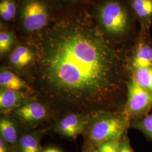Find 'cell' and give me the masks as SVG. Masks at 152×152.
<instances>
[{
    "mask_svg": "<svg viewBox=\"0 0 152 152\" xmlns=\"http://www.w3.org/2000/svg\"><path fill=\"white\" fill-rule=\"evenodd\" d=\"M34 88L49 108L90 114L106 110L123 91L124 64L101 32L73 27L38 48Z\"/></svg>",
    "mask_w": 152,
    "mask_h": 152,
    "instance_id": "6da1fadb",
    "label": "cell"
},
{
    "mask_svg": "<svg viewBox=\"0 0 152 152\" xmlns=\"http://www.w3.org/2000/svg\"><path fill=\"white\" fill-rule=\"evenodd\" d=\"M98 20L104 36L136 38L140 27L129 6L127 7L118 0H107L100 6Z\"/></svg>",
    "mask_w": 152,
    "mask_h": 152,
    "instance_id": "7a4b0ae2",
    "label": "cell"
},
{
    "mask_svg": "<svg viewBox=\"0 0 152 152\" xmlns=\"http://www.w3.org/2000/svg\"><path fill=\"white\" fill-rule=\"evenodd\" d=\"M130 118L125 113L100 110L88 115L85 132L92 147L121 140L129 126Z\"/></svg>",
    "mask_w": 152,
    "mask_h": 152,
    "instance_id": "3957f363",
    "label": "cell"
},
{
    "mask_svg": "<svg viewBox=\"0 0 152 152\" xmlns=\"http://www.w3.org/2000/svg\"><path fill=\"white\" fill-rule=\"evenodd\" d=\"M152 108V93L141 87L133 76L127 85V99L124 113L130 118L144 114Z\"/></svg>",
    "mask_w": 152,
    "mask_h": 152,
    "instance_id": "277c9868",
    "label": "cell"
},
{
    "mask_svg": "<svg viewBox=\"0 0 152 152\" xmlns=\"http://www.w3.org/2000/svg\"><path fill=\"white\" fill-rule=\"evenodd\" d=\"M17 120L27 127H35L48 120L50 108L43 102L28 99L13 111Z\"/></svg>",
    "mask_w": 152,
    "mask_h": 152,
    "instance_id": "5b68a950",
    "label": "cell"
},
{
    "mask_svg": "<svg viewBox=\"0 0 152 152\" xmlns=\"http://www.w3.org/2000/svg\"><path fill=\"white\" fill-rule=\"evenodd\" d=\"M134 45L129 61L131 69L132 71L152 67V46L150 32L140 29Z\"/></svg>",
    "mask_w": 152,
    "mask_h": 152,
    "instance_id": "8992f818",
    "label": "cell"
},
{
    "mask_svg": "<svg viewBox=\"0 0 152 152\" xmlns=\"http://www.w3.org/2000/svg\"><path fill=\"white\" fill-rule=\"evenodd\" d=\"M22 19L23 26L27 31H37L44 27L48 22L47 9L38 0H30L23 9Z\"/></svg>",
    "mask_w": 152,
    "mask_h": 152,
    "instance_id": "52a82bcc",
    "label": "cell"
},
{
    "mask_svg": "<svg viewBox=\"0 0 152 152\" xmlns=\"http://www.w3.org/2000/svg\"><path fill=\"white\" fill-rule=\"evenodd\" d=\"M89 114L69 113L65 115L56 125V131L62 136L74 139L84 132Z\"/></svg>",
    "mask_w": 152,
    "mask_h": 152,
    "instance_id": "ba28073f",
    "label": "cell"
},
{
    "mask_svg": "<svg viewBox=\"0 0 152 152\" xmlns=\"http://www.w3.org/2000/svg\"><path fill=\"white\" fill-rule=\"evenodd\" d=\"M141 31L150 32L152 26V0H128Z\"/></svg>",
    "mask_w": 152,
    "mask_h": 152,
    "instance_id": "9c48e42d",
    "label": "cell"
},
{
    "mask_svg": "<svg viewBox=\"0 0 152 152\" xmlns=\"http://www.w3.org/2000/svg\"><path fill=\"white\" fill-rule=\"evenodd\" d=\"M28 93L13 91L1 88L0 111L1 114H9L25 102L28 98Z\"/></svg>",
    "mask_w": 152,
    "mask_h": 152,
    "instance_id": "30bf717a",
    "label": "cell"
},
{
    "mask_svg": "<svg viewBox=\"0 0 152 152\" xmlns=\"http://www.w3.org/2000/svg\"><path fill=\"white\" fill-rule=\"evenodd\" d=\"M36 59V54L32 49L26 46H19L9 56V61L14 67L19 69L27 68Z\"/></svg>",
    "mask_w": 152,
    "mask_h": 152,
    "instance_id": "8fae6325",
    "label": "cell"
},
{
    "mask_svg": "<svg viewBox=\"0 0 152 152\" xmlns=\"http://www.w3.org/2000/svg\"><path fill=\"white\" fill-rule=\"evenodd\" d=\"M0 86L1 88L19 92L28 93L30 90L26 82L20 77L12 71L4 68H2L0 72Z\"/></svg>",
    "mask_w": 152,
    "mask_h": 152,
    "instance_id": "7c38bea8",
    "label": "cell"
},
{
    "mask_svg": "<svg viewBox=\"0 0 152 152\" xmlns=\"http://www.w3.org/2000/svg\"><path fill=\"white\" fill-rule=\"evenodd\" d=\"M1 137L10 145L17 144L19 140L18 132L15 122L7 117H2L0 120Z\"/></svg>",
    "mask_w": 152,
    "mask_h": 152,
    "instance_id": "4fadbf2b",
    "label": "cell"
},
{
    "mask_svg": "<svg viewBox=\"0 0 152 152\" xmlns=\"http://www.w3.org/2000/svg\"><path fill=\"white\" fill-rule=\"evenodd\" d=\"M19 152H42L38 134L30 132L23 135L17 144Z\"/></svg>",
    "mask_w": 152,
    "mask_h": 152,
    "instance_id": "5bb4252c",
    "label": "cell"
},
{
    "mask_svg": "<svg viewBox=\"0 0 152 152\" xmlns=\"http://www.w3.org/2000/svg\"><path fill=\"white\" fill-rule=\"evenodd\" d=\"M132 75L137 82L149 92L152 93V67L132 70Z\"/></svg>",
    "mask_w": 152,
    "mask_h": 152,
    "instance_id": "9a60e30c",
    "label": "cell"
},
{
    "mask_svg": "<svg viewBox=\"0 0 152 152\" xmlns=\"http://www.w3.org/2000/svg\"><path fill=\"white\" fill-rule=\"evenodd\" d=\"M16 6L11 0H2L0 3V15L5 21L11 20L15 15Z\"/></svg>",
    "mask_w": 152,
    "mask_h": 152,
    "instance_id": "2e32d148",
    "label": "cell"
},
{
    "mask_svg": "<svg viewBox=\"0 0 152 152\" xmlns=\"http://www.w3.org/2000/svg\"><path fill=\"white\" fill-rule=\"evenodd\" d=\"M14 38L11 33L1 31L0 33V53L1 55L5 54L14 44Z\"/></svg>",
    "mask_w": 152,
    "mask_h": 152,
    "instance_id": "e0dca14e",
    "label": "cell"
},
{
    "mask_svg": "<svg viewBox=\"0 0 152 152\" xmlns=\"http://www.w3.org/2000/svg\"><path fill=\"white\" fill-rule=\"evenodd\" d=\"M121 140H115L103 143L97 147L99 152H120Z\"/></svg>",
    "mask_w": 152,
    "mask_h": 152,
    "instance_id": "ac0fdd59",
    "label": "cell"
},
{
    "mask_svg": "<svg viewBox=\"0 0 152 152\" xmlns=\"http://www.w3.org/2000/svg\"><path fill=\"white\" fill-rule=\"evenodd\" d=\"M138 126L148 136L152 138V114L146 115L140 122Z\"/></svg>",
    "mask_w": 152,
    "mask_h": 152,
    "instance_id": "d6986e66",
    "label": "cell"
},
{
    "mask_svg": "<svg viewBox=\"0 0 152 152\" xmlns=\"http://www.w3.org/2000/svg\"><path fill=\"white\" fill-rule=\"evenodd\" d=\"M120 152H134L130 144V142L127 137H124L121 141Z\"/></svg>",
    "mask_w": 152,
    "mask_h": 152,
    "instance_id": "ffe728a7",
    "label": "cell"
},
{
    "mask_svg": "<svg viewBox=\"0 0 152 152\" xmlns=\"http://www.w3.org/2000/svg\"><path fill=\"white\" fill-rule=\"evenodd\" d=\"M9 144L2 137L0 138V152H9Z\"/></svg>",
    "mask_w": 152,
    "mask_h": 152,
    "instance_id": "44dd1931",
    "label": "cell"
},
{
    "mask_svg": "<svg viewBox=\"0 0 152 152\" xmlns=\"http://www.w3.org/2000/svg\"><path fill=\"white\" fill-rule=\"evenodd\" d=\"M62 152L59 149L55 148H47L45 150H44L43 152Z\"/></svg>",
    "mask_w": 152,
    "mask_h": 152,
    "instance_id": "7402d4cb",
    "label": "cell"
},
{
    "mask_svg": "<svg viewBox=\"0 0 152 152\" xmlns=\"http://www.w3.org/2000/svg\"><path fill=\"white\" fill-rule=\"evenodd\" d=\"M85 152H98V149H89L87 151H86Z\"/></svg>",
    "mask_w": 152,
    "mask_h": 152,
    "instance_id": "603a6c76",
    "label": "cell"
}]
</instances>
